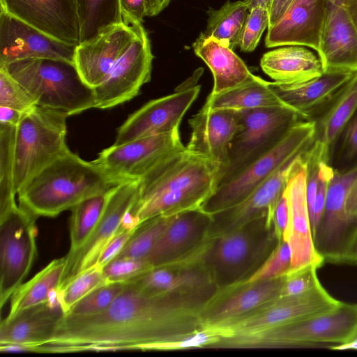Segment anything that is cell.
I'll use <instances>...</instances> for the list:
<instances>
[{
    "label": "cell",
    "mask_w": 357,
    "mask_h": 357,
    "mask_svg": "<svg viewBox=\"0 0 357 357\" xmlns=\"http://www.w3.org/2000/svg\"><path fill=\"white\" fill-rule=\"evenodd\" d=\"M346 209L350 216L357 219V182L349 193L346 202Z\"/></svg>",
    "instance_id": "obj_54"
},
{
    "label": "cell",
    "mask_w": 357,
    "mask_h": 357,
    "mask_svg": "<svg viewBox=\"0 0 357 357\" xmlns=\"http://www.w3.org/2000/svg\"><path fill=\"white\" fill-rule=\"evenodd\" d=\"M16 126L0 122V216L17 206L15 188Z\"/></svg>",
    "instance_id": "obj_37"
},
{
    "label": "cell",
    "mask_w": 357,
    "mask_h": 357,
    "mask_svg": "<svg viewBox=\"0 0 357 357\" xmlns=\"http://www.w3.org/2000/svg\"><path fill=\"white\" fill-rule=\"evenodd\" d=\"M0 67L4 68L29 93L37 105L68 116L96 107L93 89L84 82L73 62L31 58Z\"/></svg>",
    "instance_id": "obj_6"
},
{
    "label": "cell",
    "mask_w": 357,
    "mask_h": 357,
    "mask_svg": "<svg viewBox=\"0 0 357 357\" xmlns=\"http://www.w3.org/2000/svg\"><path fill=\"white\" fill-rule=\"evenodd\" d=\"M189 124L191 135L185 148L218 163L222 173L228 164L230 144L240 128L238 111L211 109L204 104Z\"/></svg>",
    "instance_id": "obj_23"
},
{
    "label": "cell",
    "mask_w": 357,
    "mask_h": 357,
    "mask_svg": "<svg viewBox=\"0 0 357 357\" xmlns=\"http://www.w3.org/2000/svg\"><path fill=\"white\" fill-rule=\"evenodd\" d=\"M185 148L179 130L149 136L102 150L92 162L114 183L138 180L170 155Z\"/></svg>",
    "instance_id": "obj_14"
},
{
    "label": "cell",
    "mask_w": 357,
    "mask_h": 357,
    "mask_svg": "<svg viewBox=\"0 0 357 357\" xmlns=\"http://www.w3.org/2000/svg\"><path fill=\"white\" fill-rule=\"evenodd\" d=\"M249 9L243 1H227L219 9H209L204 33L234 50L239 46Z\"/></svg>",
    "instance_id": "obj_34"
},
{
    "label": "cell",
    "mask_w": 357,
    "mask_h": 357,
    "mask_svg": "<svg viewBox=\"0 0 357 357\" xmlns=\"http://www.w3.org/2000/svg\"><path fill=\"white\" fill-rule=\"evenodd\" d=\"M109 190L89 197L70 209L69 253L79 249L93 232L103 213Z\"/></svg>",
    "instance_id": "obj_36"
},
{
    "label": "cell",
    "mask_w": 357,
    "mask_h": 357,
    "mask_svg": "<svg viewBox=\"0 0 357 357\" xmlns=\"http://www.w3.org/2000/svg\"><path fill=\"white\" fill-rule=\"evenodd\" d=\"M318 267L308 266L301 270L287 275L280 296H295L307 292L321 285L318 275Z\"/></svg>",
    "instance_id": "obj_46"
},
{
    "label": "cell",
    "mask_w": 357,
    "mask_h": 357,
    "mask_svg": "<svg viewBox=\"0 0 357 357\" xmlns=\"http://www.w3.org/2000/svg\"><path fill=\"white\" fill-rule=\"evenodd\" d=\"M136 229L137 228L134 229H127L121 225L117 233L102 250L97 264L103 267L113 259L128 243Z\"/></svg>",
    "instance_id": "obj_48"
},
{
    "label": "cell",
    "mask_w": 357,
    "mask_h": 357,
    "mask_svg": "<svg viewBox=\"0 0 357 357\" xmlns=\"http://www.w3.org/2000/svg\"><path fill=\"white\" fill-rule=\"evenodd\" d=\"M126 282L151 293L168 294L190 293L215 285L206 269L197 261L151 267Z\"/></svg>",
    "instance_id": "obj_28"
},
{
    "label": "cell",
    "mask_w": 357,
    "mask_h": 357,
    "mask_svg": "<svg viewBox=\"0 0 357 357\" xmlns=\"http://www.w3.org/2000/svg\"><path fill=\"white\" fill-rule=\"evenodd\" d=\"M66 265V256L55 259L31 280L20 285L10 297V310L5 319H11L26 308L57 300Z\"/></svg>",
    "instance_id": "obj_31"
},
{
    "label": "cell",
    "mask_w": 357,
    "mask_h": 357,
    "mask_svg": "<svg viewBox=\"0 0 357 357\" xmlns=\"http://www.w3.org/2000/svg\"><path fill=\"white\" fill-rule=\"evenodd\" d=\"M124 22L142 24L146 16V0H119Z\"/></svg>",
    "instance_id": "obj_49"
},
{
    "label": "cell",
    "mask_w": 357,
    "mask_h": 357,
    "mask_svg": "<svg viewBox=\"0 0 357 357\" xmlns=\"http://www.w3.org/2000/svg\"><path fill=\"white\" fill-rule=\"evenodd\" d=\"M125 285L121 282L106 283L82 298L66 314L88 315L102 312L112 304Z\"/></svg>",
    "instance_id": "obj_42"
},
{
    "label": "cell",
    "mask_w": 357,
    "mask_h": 357,
    "mask_svg": "<svg viewBox=\"0 0 357 357\" xmlns=\"http://www.w3.org/2000/svg\"><path fill=\"white\" fill-rule=\"evenodd\" d=\"M75 1L80 24V43L123 22L119 0Z\"/></svg>",
    "instance_id": "obj_35"
},
{
    "label": "cell",
    "mask_w": 357,
    "mask_h": 357,
    "mask_svg": "<svg viewBox=\"0 0 357 357\" xmlns=\"http://www.w3.org/2000/svg\"><path fill=\"white\" fill-rule=\"evenodd\" d=\"M36 218L19 205L0 216V307L22 284L37 257Z\"/></svg>",
    "instance_id": "obj_11"
},
{
    "label": "cell",
    "mask_w": 357,
    "mask_h": 357,
    "mask_svg": "<svg viewBox=\"0 0 357 357\" xmlns=\"http://www.w3.org/2000/svg\"><path fill=\"white\" fill-rule=\"evenodd\" d=\"M357 111V71L340 92L316 118L314 137L331 149L342 130ZM331 155V154H330Z\"/></svg>",
    "instance_id": "obj_33"
},
{
    "label": "cell",
    "mask_w": 357,
    "mask_h": 357,
    "mask_svg": "<svg viewBox=\"0 0 357 357\" xmlns=\"http://www.w3.org/2000/svg\"><path fill=\"white\" fill-rule=\"evenodd\" d=\"M161 215L140 223L121 251L114 258H144L170 225L174 215Z\"/></svg>",
    "instance_id": "obj_38"
},
{
    "label": "cell",
    "mask_w": 357,
    "mask_h": 357,
    "mask_svg": "<svg viewBox=\"0 0 357 357\" xmlns=\"http://www.w3.org/2000/svg\"><path fill=\"white\" fill-rule=\"evenodd\" d=\"M200 86L181 89L151 100L136 110L118 128L114 145L178 129L186 112L197 98Z\"/></svg>",
    "instance_id": "obj_17"
},
{
    "label": "cell",
    "mask_w": 357,
    "mask_h": 357,
    "mask_svg": "<svg viewBox=\"0 0 357 357\" xmlns=\"http://www.w3.org/2000/svg\"><path fill=\"white\" fill-rule=\"evenodd\" d=\"M238 112L240 128L230 144L228 164L220 174L218 184L231 178L272 149L293 126L305 120L287 106Z\"/></svg>",
    "instance_id": "obj_10"
},
{
    "label": "cell",
    "mask_w": 357,
    "mask_h": 357,
    "mask_svg": "<svg viewBox=\"0 0 357 357\" xmlns=\"http://www.w3.org/2000/svg\"><path fill=\"white\" fill-rule=\"evenodd\" d=\"M340 302L321 285L304 294L279 296L212 331L220 337L255 335L323 312Z\"/></svg>",
    "instance_id": "obj_13"
},
{
    "label": "cell",
    "mask_w": 357,
    "mask_h": 357,
    "mask_svg": "<svg viewBox=\"0 0 357 357\" xmlns=\"http://www.w3.org/2000/svg\"><path fill=\"white\" fill-rule=\"evenodd\" d=\"M195 54L210 68L213 77L211 94L235 87L252 74L233 50L216 38L201 33L192 45Z\"/></svg>",
    "instance_id": "obj_30"
},
{
    "label": "cell",
    "mask_w": 357,
    "mask_h": 357,
    "mask_svg": "<svg viewBox=\"0 0 357 357\" xmlns=\"http://www.w3.org/2000/svg\"><path fill=\"white\" fill-rule=\"evenodd\" d=\"M344 7L357 26V0H333Z\"/></svg>",
    "instance_id": "obj_56"
},
{
    "label": "cell",
    "mask_w": 357,
    "mask_h": 357,
    "mask_svg": "<svg viewBox=\"0 0 357 357\" xmlns=\"http://www.w3.org/2000/svg\"><path fill=\"white\" fill-rule=\"evenodd\" d=\"M271 220L275 232L280 241L282 239L289 220L288 204L284 192L274 208Z\"/></svg>",
    "instance_id": "obj_50"
},
{
    "label": "cell",
    "mask_w": 357,
    "mask_h": 357,
    "mask_svg": "<svg viewBox=\"0 0 357 357\" xmlns=\"http://www.w3.org/2000/svg\"><path fill=\"white\" fill-rule=\"evenodd\" d=\"M24 114L10 107L0 106V122L17 126Z\"/></svg>",
    "instance_id": "obj_52"
},
{
    "label": "cell",
    "mask_w": 357,
    "mask_h": 357,
    "mask_svg": "<svg viewBox=\"0 0 357 357\" xmlns=\"http://www.w3.org/2000/svg\"><path fill=\"white\" fill-rule=\"evenodd\" d=\"M137 192L138 180L121 181L109 189L103 213L93 232L79 249L66 256V265L58 291L76 276L97 264L102 250L117 233L124 216L134 204Z\"/></svg>",
    "instance_id": "obj_15"
},
{
    "label": "cell",
    "mask_w": 357,
    "mask_h": 357,
    "mask_svg": "<svg viewBox=\"0 0 357 357\" xmlns=\"http://www.w3.org/2000/svg\"><path fill=\"white\" fill-rule=\"evenodd\" d=\"M150 268L145 258L121 257L112 259L102 271L108 283L125 282Z\"/></svg>",
    "instance_id": "obj_45"
},
{
    "label": "cell",
    "mask_w": 357,
    "mask_h": 357,
    "mask_svg": "<svg viewBox=\"0 0 357 357\" xmlns=\"http://www.w3.org/2000/svg\"><path fill=\"white\" fill-rule=\"evenodd\" d=\"M278 238L269 215L234 231L206 239L195 255L219 291L245 281L275 249Z\"/></svg>",
    "instance_id": "obj_4"
},
{
    "label": "cell",
    "mask_w": 357,
    "mask_h": 357,
    "mask_svg": "<svg viewBox=\"0 0 357 357\" xmlns=\"http://www.w3.org/2000/svg\"><path fill=\"white\" fill-rule=\"evenodd\" d=\"M356 182L357 167L347 172L334 169L323 213L313 234L314 248L324 263L344 264L356 234L357 219L346 209L347 197Z\"/></svg>",
    "instance_id": "obj_12"
},
{
    "label": "cell",
    "mask_w": 357,
    "mask_h": 357,
    "mask_svg": "<svg viewBox=\"0 0 357 357\" xmlns=\"http://www.w3.org/2000/svg\"><path fill=\"white\" fill-rule=\"evenodd\" d=\"M0 8L66 44L80 43L75 0H0Z\"/></svg>",
    "instance_id": "obj_20"
},
{
    "label": "cell",
    "mask_w": 357,
    "mask_h": 357,
    "mask_svg": "<svg viewBox=\"0 0 357 357\" xmlns=\"http://www.w3.org/2000/svg\"><path fill=\"white\" fill-rule=\"evenodd\" d=\"M354 342H355L356 345L357 346V335H356V338L354 340Z\"/></svg>",
    "instance_id": "obj_58"
},
{
    "label": "cell",
    "mask_w": 357,
    "mask_h": 357,
    "mask_svg": "<svg viewBox=\"0 0 357 357\" xmlns=\"http://www.w3.org/2000/svg\"><path fill=\"white\" fill-rule=\"evenodd\" d=\"M205 104L211 109L236 111L286 106L270 89L268 82L253 74L235 87L218 94L210 93Z\"/></svg>",
    "instance_id": "obj_32"
},
{
    "label": "cell",
    "mask_w": 357,
    "mask_h": 357,
    "mask_svg": "<svg viewBox=\"0 0 357 357\" xmlns=\"http://www.w3.org/2000/svg\"><path fill=\"white\" fill-rule=\"evenodd\" d=\"M317 52L324 71L357 70V26L348 10L329 0Z\"/></svg>",
    "instance_id": "obj_26"
},
{
    "label": "cell",
    "mask_w": 357,
    "mask_h": 357,
    "mask_svg": "<svg viewBox=\"0 0 357 357\" xmlns=\"http://www.w3.org/2000/svg\"><path fill=\"white\" fill-rule=\"evenodd\" d=\"M64 112L36 105L16 126L15 188L17 194L37 173L69 150Z\"/></svg>",
    "instance_id": "obj_7"
},
{
    "label": "cell",
    "mask_w": 357,
    "mask_h": 357,
    "mask_svg": "<svg viewBox=\"0 0 357 357\" xmlns=\"http://www.w3.org/2000/svg\"><path fill=\"white\" fill-rule=\"evenodd\" d=\"M36 105L29 93L4 68L0 67V106L25 113Z\"/></svg>",
    "instance_id": "obj_43"
},
{
    "label": "cell",
    "mask_w": 357,
    "mask_h": 357,
    "mask_svg": "<svg viewBox=\"0 0 357 357\" xmlns=\"http://www.w3.org/2000/svg\"><path fill=\"white\" fill-rule=\"evenodd\" d=\"M344 264L357 266V231L347 252Z\"/></svg>",
    "instance_id": "obj_55"
},
{
    "label": "cell",
    "mask_w": 357,
    "mask_h": 357,
    "mask_svg": "<svg viewBox=\"0 0 357 357\" xmlns=\"http://www.w3.org/2000/svg\"><path fill=\"white\" fill-rule=\"evenodd\" d=\"M116 184L92 161L84 160L69 149L18 192V205L36 218H54Z\"/></svg>",
    "instance_id": "obj_3"
},
{
    "label": "cell",
    "mask_w": 357,
    "mask_h": 357,
    "mask_svg": "<svg viewBox=\"0 0 357 357\" xmlns=\"http://www.w3.org/2000/svg\"><path fill=\"white\" fill-rule=\"evenodd\" d=\"M102 312L64 314L51 337L32 352L155 350L203 329L201 312L218 294L214 285L185 294L151 293L131 282Z\"/></svg>",
    "instance_id": "obj_1"
},
{
    "label": "cell",
    "mask_w": 357,
    "mask_h": 357,
    "mask_svg": "<svg viewBox=\"0 0 357 357\" xmlns=\"http://www.w3.org/2000/svg\"><path fill=\"white\" fill-rule=\"evenodd\" d=\"M151 50L142 24L122 22L76 47L74 63L84 82L94 89L112 71Z\"/></svg>",
    "instance_id": "obj_9"
},
{
    "label": "cell",
    "mask_w": 357,
    "mask_h": 357,
    "mask_svg": "<svg viewBox=\"0 0 357 357\" xmlns=\"http://www.w3.org/2000/svg\"><path fill=\"white\" fill-rule=\"evenodd\" d=\"M307 149L294 163L284 190L289 208V220L282 239L289 243L292 254L291 268L287 275L310 265L319 268L324 264L314 248L310 225L305 180Z\"/></svg>",
    "instance_id": "obj_16"
},
{
    "label": "cell",
    "mask_w": 357,
    "mask_h": 357,
    "mask_svg": "<svg viewBox=\"0 0 357 357\" xmlns=\"http://www.w3.org/2000/svg\"><path fill=\"white\" fill-rule=\"evenodd\" d=\"M64 312L57 300L26 308L0 323V346L20 345L26 351L45 343Z\"/></svg>",
    "instance_id": "obj_27"
},
{
    "label": "cell",
    "mask_w": 357,
    "mask_h": 357,
    "mask_svg": "<svg viewBox=\"0 0 357 357\" xmlns=\"http://www.w3.org/2000/svg\"><path fill=\"white\" fill-rule=\"evenodd\" d=\"M291 250L289 243L283 239L280 240L261 266L241 284L255 282L287 275L291 268Z\"/></svg>",
    "instance_id": "obj_41"
},
{
    "label": "cell",
    "mask_w": 357,
    "mask_h": 357,
    "mask_svg": "<svg viewBox=\"0 0 357 357\" xmlns=\"http://www.w3.org/2000/svg\"><path fill=\"white\" fill-rule=\"evenodd\" d=\"M222 167L185 146L138 179L136 199L121 225L134 229L150 218L200 208L215 190Z\"/></svg>",
    "instance_id": "obj_2"
},
{
    "label": "cell",
    "mask_w": 357,
    "mask_h": 357,
    "mask_svg": "<svg viewBox=\"0 0 357 357\" xmlns=\"http://www.w3.org/2000/svg\"><path fill=\"white\" fill-rule=\"evenodd\" d=\"M294 0H273L269 10V26L275 24L284 14Z\"/></svg>",
    "instance_id": "obj_51"
},
{
    "label": "cell",
    "mask_w": 357,
    "mask_h": 357,
    "mask_svg": "<svg viewBox=\"0 0 357 357\" xmlns=\"http://www.w3.org/2000/svg\"><path fill=\"white\" fill-rule=\"evenodd\" d=\"M329 0H294L283 16L268 28V48L304 45L318 50Z\"/></svg>",
    "instance_id": "obj_25"
},
{
    "label": "cell",
    "mask_w": 357,
    "mask_h": 357,
    "mask_svg": "<svg viewBox=\"0 0 357 357\" xmlns=\"http://www.w3.org/2000/svg\"><path fill=\"white\" fill-rule=\"evenodd\" d=\"M305 149L290 158L242 201L211 215L206 240L237 229L266 215H269L272 219L274 208L284 190L291 170Z\"/></svg>",
    "instance_id": "obj_18"
},
{
    "label": "cell",
    "mask_w": 357,
    "mask_h": 357,
    "mask_svg": "<svg viewBox=\"0 0 357 357\" xmlns=\"http://www.w3.org/2000/svg\"><path fill=\"white\" fill-rule=\"evenodd\" d=\"M76 47L48 36L0 8V66L31 58L74 63Z\"/></svg>",
    "instance_id": "obj_19"
},
{
    "label": "cell",
    "mask_w": 357,
    "mask_h": 357,
    "mask_svg": "<svg viewBox=\"0 0 357 357\" xmlns=\"http://www.w3.org/2000/svg\"><path fill=\"white\" fill-rule=\"evenodd\" d=\"M357 335V303L340 301L308 317L246 336L220 337L210 348H290L340 345Z\"/></svg>",
    "instance_id": "obj_5"
},
{
    "label": "cell",
    "mask_w": 357,
    "mask_h": 357,
    "mask_svg": "<svg viewBox=\"0 0 357 357\" xmlns=\"http://www.w3.org/2000/svg\"><path fill=\"white\" fill-rule=\"evenodd\" d=\"M211 216L200 208L176 213L152 249L144 257L151 267L184 263L206 239Z\"/></svg>",
    "instance_id": "obj_21"
},
{
    "label": "cell",
    "mask_w": 357,
    "mask_h": 357,
    "mask_svg": "<svg viewBox=\"0 0 357 357\" xmlns=\"http://www.w3.org/2000/svg\"><path fill=\"white\" fill-rule=\"evenodd\" d=\"M260 66L274 82L295 84L320 76L324 73L317 50L304 45H286L265 53Z\"/></svg>",
    "instance_id": "obj_29"
},
{
    "label": "cell",
    "mask_w": 357,
    "mask_h": 357,
    "mask_svg": "<svg viewBox=\"0 0 357 357\" xmlns=\"http://www.w3.org/2000/svg\"><path fill=\"white\" fill-rule=\"evenodd\" d=\"M333 172L334 169L330 165L328 160H324L321 162L319 173L315 199L310 215V225L312 236L319 225L323 213L328 185L333 176Z\"/></svg>",
    "instance_id": "obj_47"
},
{
    "label": "cell",
    "mask_w": 357,
    "mask_h": 357,
    "mask_svg": "<svg viewBox=\"0 0 357 357\" xmlns=\"http://www.w3.org/2000/svg\"><path fill=\"white\" fill-rule=\"evenodd\" d=\"M249 10L257 6H262L270 10L273 0H244Z\"/></svg>",
    "instance_id": "obj_57"
},
{
    "label": "cell",
    "mask_w": 357,
    "mask_h": 357,
    "mask_svg": "<svg viewBox=\"0 0 357 357\" xmlns=\"http://www.w3.org/2000/svg\"><path fill=\"white\" fill-rule=\"evenodd\" d=\"M329 162L339 172L357 167V111L335 142Z\"/></svg>",
    "instance_id": "obj_40"
},
{
    "label": "cell",
    "mask_w": 357,
    "mask_h": 357,
    "mask_svg": "<svg viewBox=\"0 0 357 357\" xmlns=\"http://www.w3.org/2000/svg\"><path fill=\"white\" fill-rule=\"evenodd\" d=\"M355 72L326 70L320 76L305 82L295 84L268 82V86L286 106L296 112L303 119L314 121L340 92Z\"/></svg>",
    "instance_id": "obj_24"
},
{
    "label": "cell",
    "mask_w": 357,
    "mask_h": 357,
    "mask_svg": "<svg viewBox=\"0 0 357 357\" xmlns=\"http://www.w3.org/2000/svg\"><path fill=\"white\" fill-rule=\"evenodd\" d=\"M171 0H146V16L154 17L160 13Z\"/></svg>",
    "instance_id": "obj_53"
},
{
    "label": "cell",
    "mask_w": 357,
    "mask_h": 357,
    "mask_svg": "<svg viewBox=\"0 0 357 357\" xmlns=\"http://www.w3.org/2000/svg\"><path fill=\"white\" fill-rule=\"evenodd\" d=\"M108 283L102 267L96 264L82 272L57 292V300L64 314L98 287Z\"/></svg>",
    "instance_id": "obj_39"
},
{
    "label": "cell",
    "mask_w": 357,
    "mask_h": 357,
    "mask_svg": "<svg viewBox=\"0 0 357 357\" xmlns=\"http://www.w3.org/2000/svg\"><path fill=\"white\" fill-rule=\"evenodd\" d=\"M315 132V121H300L272 149L231 178L220 183L200 208L211 215L238 204L290 158L307 148L312 142Z\"/></svg>",
    "instance_id": "obj_8"
},
{
    "label": "cell",
    "mask_w": 357,
    "mask_h": 357,
    "mask_svg": "<svg viewBox=\"0 0 357 357\" xmlns=\"http://www.w3.org/2000/svg\"><path fill=\"white\" fill-rule=\"evenodd\" d=\"M269 26V10L262 6H257L249 10L242 31L239 47L241 51H254L266 29Z\"/></svg>",
    "instance_id": "obj_44"
},
{
    "label": "cell",
    "mask_w": 357,
    "mask_h": 357,
    "mask_svg": "<svg viewBox=\"0 0 357 357\" xmlns=\"http://www.w3.org/2000/svg\"><path fill=\"white\" fill-rule=\"evenodd\" d=\"M286 275L219 291L201 312L203 329L213 330L280 296Z\"/></svg>",
    "instance_id": "obj_22"
}]
</instances>
